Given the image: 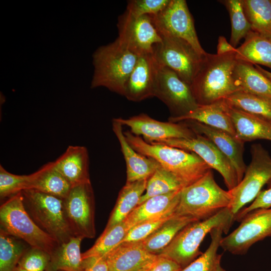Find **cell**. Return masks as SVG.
I'll return each instance as SVG.
<instances>
[{
	"mask_svg": "<svg viewBox=\"0 0 271 271\" xmlns=\"http://www.w3.org/2000/svg\"><path fill=\"white\" fill-rule=\"evenodd\" d=\"M236 52L223 55L206 53L190 87L199 105L214 103L238 91L234 71Z\"/></svg>",
	"mask_w": 271,
	"mask_h": 271,
	"instance_id": "1",
	"label": "cell"
},
{
	"mask_svg": "<svg viewBox=\"0 0 271 271\" xmlns=\"http://www.w3.org/2000/svg\"><path fill=\"white\" fill-rule=\"evenodd\" d=\"M124 134L128 143L136 151L156 161L173 174L183 188L193 184L211 170L193 152L165 145L149 143L129 130L124 131Z\"/></svg>",
	"mask_w": 271,
	"mask_h": 271,
	"instance_id": "2",
	"label": "cell"
},
{
	"mask_svg": "<svg viewBox=\"0 0 271 271\" xmlns=\"http://www.w3.org/2000/svg\"><path fill=\"white\" fill-rule=\"evenodd\" d=\"M92 57L94 73L91 88L104 87L123 95L126 82L139 55L117 37L113 42L98 48Z\"/></svg>",
	"mask_w": 271,
	"mask_h": 271,
	"instance_id": "3",
	"label": "cell"
},
{
	"mask_svg": "<svg viewBox=\"0 0 271 271\" xmlns=\"http://www.w3.org/2000/svg\"><path fill=\"white\" fill-rule=\"evenodd\" d=\"M234 220L229 208H225L207 219L192 222L181 230L158 255L174 261L183 268L202 253L200 245L208 233L222 227L226 234Z\"/></svg>",
	"mask_w": 271,
	"mask_h": 271,
	"instance_id": "4",
	"label": "cell"
},
{
	"mask_svg": "<svg viewBox=\"0 0 271 271\" xmlns=\"http://www.w3.org/2000/svg\"><path fill=\"white\" fill-rule=\"evenodd\" d=\"M231 201L229 191L223 190L217 184L210 170L197 181L181 190L175 214L203 220L228 208Z\"/></svg>",
	"mask_w": 271,
	"mask_h": 271,
	"instance_id": "5",
	"label": "cell"
},
{
	"mask_svg": "<svg viewBox=\"0 0 271 271\" xmlns=\"http://www.w3.org/2000/svg\"><path fill=\"white\" fill-rule=\"evenodd\" d=\"M0 224L1 229L6 233L51 255L60 245L33 220L25 208L22 192L9 197L1 205Z\"/></svg>",
	"mask_w": 271,
	"mask_h": 271,
	"instance_id": "6",
	"label": "cell"
},
{
	"mask_svg": "<svg viewBox=\"0 0 271 271\" xmlns=\"http://www.w3.org/2000/svg\"><path fill=\"white\" fill-rule=\"evenodd\" d=\"M22 193L25 208L33 220L59 244L75 237L66 217L64 199L33 189Z\"/></svg>",
	"mask_w": 271,
	"mask_h": 271,
	"instance_id": "7",
	"label": "cell"
},
{
	"mask_svg": "<svg viewBox=\"0 0 271 271\" xmlns=\"http://www.w3.org/2000/svg\"><path fill=\"white\" fill-rule=\"evenodd\" d=\"M251 160L241 181L228 190L231 201L229 209L235 217L247 204L253 202L265 184L271 180V157L261 145L254 144L250 149Z\"/></svg>",
	"mask_w": 271,
	"mask_h": 271,
	"instance_id": "8",
	"label": "cell"
},
{
	"mask_svg": "<svg viewBox=\"0 0 271 271\" xmlns=\"http://www.w3.org/2000/svg\"><path fill=\"white\" fill-rule=\"evenodd\" d=\"M159 33L162 42L155 46L154 52L157 62L173 70L182 80L190 85L200 67L204 55L199 54L186 41Z\"/></svg>",
	"mask_w": 271,
	"mask_h": 271,
	"instance_id": "9",
	"label": "cell"
},
{
	"mask_svg": "<svg viewBox=\"0 0 271 271\" xmlns=\"http://www.w3.org/2000/svg\"><path fill=\"white\" fill-rule=\"evenodd\" d=\"M64 205L68 223L75 236L94 238L95 200L91 181L73 186L64 199Z\"/></svg>",
	"mask_w": 271,
	"mask_h": 271,
	"instance_id": "10",
	"label": "cell"
},
{
	"mask_svg": "<svg viewBox=\"0 0 271 271\" xmlns=\"http://www.w3.org/2000/svg\"><path fill=\"white\" fill-rule=\"evenodd\" d=\"M241 220L238 227L222 238L220 245L235 255L245 254L255 243L271 237V207L254 210Z\"/></svg>",
	"mask_w": 271,
	"mask_h": 271,
	"instance_id": "11",
	"label": "cell"
},
{
	"mask_svg": "<svg viewBox=\"0 0 271 271\" xmlns=\"http://www.w3.org/2000/svg\"><path fill=\"white\" fill-rule=\"evenodd\" d=\"M154 96L167 105L171 113L170 117L172 118L183 116L199 105L190 85L173 70L158 63Z\"/></svg>",
	"mask_w": 271,
	"mask_h": 271,
	"instance_id": "12",
	"label": "cell"
},
{
	"mask_svg": "<svg viewBox=\"0 0 271 271\" xmlns=\"http://www.w3.org/2000/svg\"><path fill=\"white\" fill-rule=\"evenodd\" d=\"M165 145L193 152L199 156L211 169L222 176L228 190L238 183L235 169L229 160L215 144L203 135L197 134L192 139H171L149 143Z\"/></svg>",
	"mask_w": 271,
	"mask_h": 271,
	"instance_id": "13",
	"label": "cell"
},
{
	"mask_svg": "<svg viewBox=\"0 0 271 271\" xmlns=\"http://www.w3.org/2000/svg\"><path fill=\"white\" fill-rule=\"evenodd\" d=\"M118 38L131 51L140 56L154 54L162 37L152 16L134 17L127 11L118 18Z\"/></svg>",
	"mask_w": 271,
	"mask_h": 271,
	"instance_id": "14",
	"label": "cell"
},
{
	"mask_svg": "<svg viewBox=\"0 0 271 271\" xmlns=\"http://www.w3.org/2000/svg\"><path fill=\"white\" fill-rule=\"evenodd\" d=\"M152 16L159 32L186 41L201 55L207 53L198 40L194 20L185 0H170L161 12Z\"/></svg>",
	"mask_w": 271,
	"mask_h": 271,
	"instance_id": "15",
	"label": "cell"
},
{
	"mask_svg": "<svg viewBox=\"0 0 271 271\" xmlns=\"http://www.w3.org/2000/svg\"><path fill=\"white\" fill-rule=\"evenodd\" d=\"M122 125L128 126L135 136H142L148 143L171 139H192L196 133L183 121L164 122L142 113L128 118H115Z\"/></svg>",
	"mask_w": 271,
	"mask_h": 271,
	"instance_id": "16",
	"label": "cell"
},
{
	"mask_svg": "<svg viewBox=\"0 0 271 271\" xmlns=\"http://www.w3.org/2000/svg\"><path fill=\"white\" fill-rule=\"evenodd\" d=\"M183 121L196 134L203 135L211 141L229 160L235 170L239 183L242 179L247 167L243 158L244 143L225 131L196 121L186 120Z\"/></svg>",
	"mask_w": 271,
	"mask_h": 271,
	"instance_id": "17",
	"label": "cell"
},
{
	"mask_svg": "<svg viewBox=\"0 0 271 271\" xmlns=\"http://www.w3.org/2000/svg\"><path fill=\"white\" fill-rule=\"evenodd\" d=\"M158 63L154 54H144L138 59L126 82L123 95L139 102L154 97Z\"/></svg>",
	"mask_w": 271,
	"mask_h": 271,
	"instance_id": "18",
	"label": "cell"
},
{
	"mask_svg": "<svg viewBox=\"0 0 271 271\" xmlns=\"http://www.w3.org/2000/svg\"><path fill=\"white\" fill-rule=\"evenodd\" d=\"M158 256L147 251L140 241L122 242L103 258L108 271H139L151 266Z\"/></svg>",
	"mask_w": 271,
	"mask_h": 271,
	"instance_id": "19",
	"label": "cell"
},
{
	"mask_svg": "<svg viewBox=\"0 0 271 271\" xmlns=\"http://www.w3.org/2000/svg\"><path fill=\"white\" fill-rule=\"evenodd\" d=\"M112 124L125 161L126 183L148 179L159 164L154 160L140 154L129 145L123 131L122 125L115 118L113 119Z\"/></svg>",
	"mask_w": 271,
	"mask_h": 271,
	"instance_id": "20",
	"label": "cell"
},
{
	"mask_svg": "<svg viewBox=\"0 0 271 271\" xmlns=\"http://www.w3.org/2000/svg\"><path fill=\"white\" fill-rule=\"evenodd\" d=\"M53 162L72 187L90 181L88 153L85 147L70 146Z\"/></svg>",
	"mask_w": 271,
	"mask_h": 271,
	"instance_id": "21",
	"label": "cell"
},
{
	"mask_svg": "<svg viewBox=\"0 0 271 271\" xmlns=\"http://www.w3.org/2000/svg\"><path fill=\"white\" fill-rule=\"evenodd\" d=\"M181 191L154 196L139 204L124 221L127 230L145 221L175 212Z\"/></svg>",
	"mask_w": 271,
	"mask_h": 271,
	"instance_id": "22",
	"label": "cell"
},
{
	"mask_svg": "<svg viewBox=\"0 0 271 271\" xmlns=\"http://www.w3.org/2000/svg\"><path fill=\"white\" fill-rule=\"evenodd\" d=\"M224 99L212 103L198 105L189 113L178 117H169V121L179 122L192 120L206 125L225 131L235 137V131L227 110Z\"/></svg>",
	"mask_w": 271,
	"mask_h": 271,
	"instance_id": "23",
	"label": "cell"
},
{
	"mask_svg": "<svg viewBox=\"0 0 271 271\" xmlns=\"http://www.w3.org/2000/svg\"><path fill=\"white\" fill-rule=\"evenodd\" d=\"M227 105L238 140L243 143L257 140L271 141L270 122Z\"/></svg>",
	"mask_w": 271,
	"mask_h": 271,
	"instance_id": "24",
	"label": "cell"
},
{
	"mask_svg": "<svg viewBox=\"0 0 271 271\" xmlns=\"http://www.w3.org/2000/svg\"><path fill=\"white\" fill-rule=\"evenodd\" d=\"M234 79L239 91L271 99V80L253 64L238 60Z\"/></svg>",
	"mask_w": 271,
	"mask_h": 271,
	"instance_id": "25",
	"label": "cell"
},
{
	"mask_svg": "<svg viewBox=\"0 0 271 271\" xmlns=\"http://www.w3.org/2000/svg\"><path fill=\"white\" fill-rule=\"evenodd\" d=\"M72 188L71 184L56 170L53 162H51L32 174L29 189L65 199Z\"/></svg>",
	"mask_w": 271,
	"mask_h": 271,
	"instance_id": "26",
	"label": "cell"
},
{
	"mask_svg": "<svg viewBox=\"0 0 271 271\" xmlns=\"http://www.w3.org/2000/svg\"><path fill=\"white\" fill-rule=\"evenodd\" d=\"M148 179L126 183L120 191L105 229L123 222L139 205L145 192Z\"/></svg>",
	"mask_w": 271,
	"mask_h": 271,
	"instance_id": "27",
	"label": "cell"
},
{
	"mask_svg": "<svg viewBox=\"0 0 271 271\" xmlns=\"http://www.w3.org/2000/svg\"><path fill=\"white\" fill-rule=\"evenodd\" d=\"M195 221L197 220L192 217L175 213L155 232L142 240V245L148 252L158 255L181 230Z\"/></svg>",
	"mask_w": 271,
	"mask_h": 271,
	"instance_id": "28",
	"label": "cell"
},
{
	"mask_svg": "<svg viewBox=\"0 0 271 271\" xmlns=\"http://www.w3.org/2000/svg\"><path fill=\"white\" fill-rule=\"evenodd\" d=\"M236 56L239 60L271 69V39L251 30L236 48Z\"/></svg>",
	"mask_w": 271,
	"mask_h": 271,
	"instance_id": "29",
	"label": "cell"
},
{
	"mask_svg": "<svg viewBox=\"0 0 271 271\" xmlns=\"http://www.w3.org/2000/svg\"><path fill=\"white\" fill-rule=\"evenodd\" d=\"M82 239L73 237L69 241L60 244L51 255L50 263L46 271H84L80 252Z\"/></svg>",
	"mask_w": 271,
	"mask_h": 271,
	"instance_id": "30",
	"label": "cell"
},
{
	"mask_svg": "<svg viewBox=\"0 0 271 271\" xmlns=\"http://www.w3.org/2000/svg\"><path fill=\"white\" fill-rule=\"evenodd\" d=\"M224 100L231 107L271 122V99L238 91Z\"/></svg>",
	"mask_w": 271,
	"mask_h": 271,
	"instance_id": "31",
	"label": "cell"
},
{
	"mask_svg": "<svg viewBox=\"0 0 271 271\" xmlns=\"http://www.w3.org/2000/svg\"><path fill=\"white\" fill-rule=\"evenodd\" d=\"M252 31L271 39V0H241Z\"/></svg>",
	"mask_w": 271,
	"mask_h": 271,
	"instance_id": "32",
	"label": "cell"
},
{
	"mask_svg": "<svg viewBox=\"0 0 271 271\" xmlns=\"http://www.w3.org/2000/svg\"><path fill=\"white\" fill-rule=\"evenodd\" d=\"M128 230L124 222L104 229L94 245L82 253L83 260H98L103 258L120 244Z\"/></svg>",
	"mask_w": 271,
	"mask_h": 271,
	"instance_id": "33",
	"label": "cell"
},
{
	"mask_svg": "<svg viewBox=\"0 0 271 271\" xmlns=\"http://www.w3.org/2000/svg\"><path fill=\"white\" fill-rule=\"evenodd\" d=\"M183 188V187L179 181L159 165L148 179L145 192L139 204L150 198L181 190Z\"/></svg>",
	"mask_w": 271,
	"mask_h": 271,
	"instance_id": "34",
	"label": "cell"
},
{
	"mask_svg": "<svg viewBox=\"0 0 271 271\" xmlns=\"http://www.w3.org/2000/svg\"><path fill=\"white\" fill-rule=\"evenodd\" d=\"M28 249L20 239L0 229V271H15Z\"/></svg>",
	"mask_w": 271,
	"mask_h": 271,
	"instance_id": "35",
	"label": "cell"
},
{
	"mask_svg": "<svg viewBox=\"0 0 271 271\" xmlns=\"http://www.w3.org/2000/svg\"><path fill=\"white\" fill-rule=\"evenodd\" d=\"M223 233H225L223 227L213 228L210 232L211 242L206 250L196 259L179 271H213L217 264L221 261L222 255L217 253Z\"/></svg>",
	"mask_w": 271,
	"mask_h": 271,
	"instance_id": "36",
	"label": "cell"
},
{
	"mask_svg": "<svg viewBox=\"0 0 271 271\" xmlns=\"http://www.w3.org/2000/svg\"><path fill=\"white\" fill-rule=\"evenodd\" d=\"M226 7L230 16L231 32L230 44L236 48L240 41L251 31V25L244 13L241 0L220 1Z\"/></svg>",
	"mask_w": 271,
	"mask_h": 271,
	"instance_id": "37",
	"label": "cell"
},
{
	"mask_svg": "<svg viewBox=\"0 0 271 271\" xmlns=\"http://www.w3.org/2000/svg\"><path fill=\"white\" fill-rule=\"evenodd\" d=\"M32 174L19 175L12 174L0 165V197H10L29 188Z\"/></svg>",
	"mask_w": 271,
	"mask_h": 271,
	"instance_id": "38",
	"label": "cell"
},
{
	"mask_svg": "<svg viewBox=\"0 0 271 271\" xmlns=\"http://www.w3.org/2000/svg\"><path fill=\"white\" fill-rule=\"evenodd\" d=\"M175 213V212L168 213L158 218L145 221L133 226L128 230L121 243L140 241L145 239L161 227Z\"/></svg>",
	"mask_w": 271,
	"mask_h": 271,
	"instance_id": "39",
	"label": "cell"
},
{
	"mask_svg": "<svg viewBox=\"0 0 271 271\" xmlns=\"http://www.w3.org/2000/svg\"><path fill=\"white\" fill-rule=\"evenodd\" d=\"M51 261V255L40 249L28 248L19 261L18 265L28 271H46Z\"/></svg>",
	"mask_w": 271,
	"mask_h": 271,
	"instance_id": "40",
	"label": "cell"
},
{
	"mask_svg": "<svg viewBox=\"0 0 271 271\" xmlns=\"http://www.w3.org/2000/svg\"><path fill=\"white\" fill-rule=\"evenodd\" d=\"M170 0H131L127 2L126 11L134 17L156 16L161 12Z\"/></svg>",
	"mask_w": 271,
	"mask_h": 271,
	"instance_id": "41",
	"label": "cell"
},
{
	"mask_svg": "<svg viewBox=\"0 0 271 271\" xmlns=\"http://www.w3.org/2000/svg\"><path fill=\"white\" fill-rule=\"evenodd\" d=\"M271 207V188L261 190L252 203L247 207L242 208L236 215L235 220H241L249 212L259 208Z\"/></svg>",
	"mask_w": 271,
	"mask_h": 271,
	"instance_id": "42",
	"label": "cell"
},
{
	"mask_svg": "<svg viewBox=\"0 0 271 271\" xmlns=\"http://www.w3.org/2000/svg\"><path fill=\"white\" fill-rule=\"evenodd\" d=\"M181 269V266L174 261L159 255L147 271H179Z\"/></svg>",
	"mask_w": 271,
	"mask_h": 271,
	"instance_id": "43",
	"label": "cell"
},
{
	"mask_svg": "<svg viewBox=\"0 0 271 271\" xmlns=\"http://www.w3.org/2000/svg\"><path fill=\"white\" fill-rule=\"evenodd\" d=\"M236 48L233 47L228 42L225 37L222 36L219 37L217 46V55H223L230 52H236Z\"/></svg>",
	"mask_w": 271,
	"mask_h": 271,
	"instance_id": "44",
	"label": "cell"
},
{
	"mask_svg": "<svg viewBox=\"0 0 271 271\" xmlns=\"http://www.w3.org/2000/svg\"><path fill=\"white\" fill-rule=\"evenodd\" d=\"M88 271H108L107 264L103 257L98 259Z\"/></svg>",
	"mask_w": 271,
	"mask_h": 271,
	"instance_id": "45",
	"label": "cell"
},
{
	"mask_svg": "<svg viewBox=\"0 0 271 271\" xmlns=\"http://www.w3.org/2000/svg\"><path fill=\"white\" fill-rule=\"evenodd\" d=\"M255 65L256 68L258 70H259L263 74H264L266 77L271 80V72L264 70L263 68L257 65Z\"/></svg>",
	"mask_w": 271,
	"mask_h": 271,
	"instance_id": "46",
	"label": "cell"
},
{
	"mask_svg": "<svg viewBox=\"0 0 271 271\" xmlns=\"http://www.w3.org/2000/svg\"><path fill=\"white\" fill-rule=\"evenodd\" d=\"M221 261H219L215 266L213 271H226L221 266Z\"/></svg>",
	"mask_w": 271,
	"mask_h": 271,
	"instance_id": "47",
	"label": "cell"
},
{
	"mask_svg": "<svg viewBox=\"0 0 271 271\" xmlns=\"http://www.w3.org/2000/svg\"><path fill=\"white\" fill-rule=\"evenodd\" d=\"M15 271H28V270H26L25 269H23V268H22L20 266H19V265H18L16 267Z\"/></svg>",
	"mask_w": 271,
	"mask_h": 271,
	"instance_id": "48",
	"label": "cell"
},
{
	"mask_svg": "<svg viewBox=\"0 0 271 271\" xmlns=\"http://www.w3.org/2000/svg\"><path fill=\"white\" fill-rule=\"evenodd\" d=\"M267 188H271V180L267 183Z\"/></svg>",
	"mask_w": 271,
	"mask_h": 271,
	"instance_id": "49",
	"label": "cell"
},
{
	"mask_svg": "<svg viewBox=\"0 0 271 271\" xmlns=\"http://www.w3.org/2000/svg\"><path fill=\"white\" fill-rule=\"evenodd\" d=\"M150 267H147V268H144V269H142V270H139V271H147V270H148V269Z\"/></svg>",
	"mask_w": 271,
	"mask_h": 271,
	"instance_id": "50",
	"label": "cell"
},
{
	"mask_svg": "<svg viewBox=\"0 0 271 271\" xmlns=\"http://www.w3.org/2000/svg\"><path fill=\"white\" fill-rule=\"evenodd\" d=\"M60 271H63V270H60Z\"/></svg>",
	"mask_w": 271,
	"mask_h": 271,
	"instance_id": "51",
	"label": "cell"
}]
</instances>
